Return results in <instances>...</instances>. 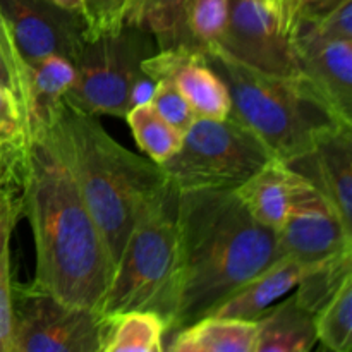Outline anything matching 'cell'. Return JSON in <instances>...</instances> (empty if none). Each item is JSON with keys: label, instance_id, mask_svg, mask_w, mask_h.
Listing matches in <instances>:
<instances>
[{"label": "cell", "instance_id": "obj_1", "mask_svg": "<svg viewBox=\"0 0 352 352\" xmlns=\"http://www.w3.org/2000/svg\"><path fill=\"white\" fill-rule=\"evenodd\" d=\"M175 219L177 265L165 309L167 337L210 315L284 256L277 230L253 219L234 189L177 191Z\"/></svg>", "mask_w": 352, "mask_h": 352}, {"label": "cell", "instance_id": "obj_2", "mask_svg": "<svg viewBox=\"0 0 352 352\" xmlns=\"http://www.w3.org/2000/svg\"><path fill=\"white\" fill-rule=\"evenodd\" d=\"M21 217L36 253L33 284L98 311L113 274L107 244L67 165L43 134H31L19 168Z\"/></svg>", "mask_w": 352, "mask_h": 352}, {"label": "cell", "instance_id": "obj_3", "mask_svg": "<svg viewBox=\"0 0 352 352\" xmlns=\"http://www.w3.org/2000/svg\"><path fill=\"white\" fill-rule=\"evenodd\" d=\"M38 133L67 165L116 268L141 208L167 184V175L160 165L117 143L98 116L65 98Z\"/></svg>", "mask_w": 352, "mask_h": 352}, {"label": "cell", "instance_id": "obj_4", "mask_svg": "<svg viewBox=\"0 0 352 352\" xmlns=\"http://www.w3.org/2000/svg\"><path fill=\"white\" fill-rule=\"evenodd\" d=\"M201 55L226 82L227 117L250 129L278 160L299 157L329 134L352 126L305 74H267L217 47Z\"/></svg>", "mask_w": 352, "mask_h": 352}, {"label": "cell", "instance_id": "obj_5", "mask_svg": "<svg viewBox=\"0 0 352 352\" xmlns=\"http://www.w3.org/2000/svg\"><path fill=\"white\" fill-rule=\"evenodd\" d=\"M175 213L177 189L167 182L141 208L100 302V315L153 309L165 318L177 265Z\"/></svg>", "mask_w": 352, "mask_h": 352}, {"label": "cell", "instance_id": "obj_6", "mask_svg": "<svg viewBox=\"0 0 352 352\" xmlns=\"http://www.w3.org/2000/svg\"><path fill=\"white\" fill-rule=\"evenodd\" d=\"M155 52L153 36L136 24L88 31L72 58L76 76L65 100L93 116L126 117L141 64Z\"/></svg>", "mask_w": 352, "mask_h": 352}, {"label": "cell", "instance_id": "obj_7", "mask_svg": "<svg viewBox=\"0 0 352 352\" xmlns=\"http://www.w3.org/2000/svg\"><path fill=\"white\" fill-rule=\"evenodd\" d=\"M272 158L270 150L230 117H198L177 153L160 167L177 191L236 189Z\"/></svg>", "mask_w": 352, "mask_h": 352}, {"label": "cell", "instance_id": "obj_8", "mask_svg": "<svg viewBox=\"0 0 352 352\" xmlns=\"http://www.w3.org/2000/svg\"><path fill=\"white\" fill-rule=\"evenodd\" d=\"M100 320L96 309L14 282L12 352H100Z\"/></svg>", "mask_w": 352, "mask_h": 352}, {"label": "cell", "instance_id": "obj_9", "mask_svg": "<svg viewBox=\"0 0 352 352\" xmlns=\"http://www.w3.org/2000/svg\"><path fill=\"white\" fill-rule=\"evenodd\" d=\"M294 26L296 17L278 0H229L226 28L215 47L267 74H301Z\"/></svg>", "mask_w": 352, "mask_h": 352}, {"label": "cell", "instance_id": "obj_10", "mask_svg": "<svg viewBox=\"0 0 352 352\" xmlns=\"http://www.w3.org/2000/svg\"><path fill=\"white\" fill-rule=\"evenodd\" d=\"M229 14V0H140L124 23L153 36L157 50L203 54L215 47Z\"/></svg>", "mask_w": 352, "mask_h": 352}, {"label": "cell", "instance_id": "obj_11", "mask_svg": "<svg viewBox=\"0 0 352 352\" xmlns=\"http://www.w3.org/2000/svg\"><path fill=\"white\" fill-rule=\"evenodd\" d=\"M0 14L24 67L48 55L72 60L88 33L81 12L47 0H0Z\"/></svg>", "mask_w": 352, "mask_h": 352}, {"label": "cell", "instance_id": "obj_12", "mask_svg": "<svg viewBox=\"0 0 352 352\" xmlns=\"http://www.w3.org/2000/svg\"><path fill=\"white\" fill-rule=\"evenodd\" d=\"M277 234L282 254L305 267L352 250V230L311 184L299 196Z\"/></svg>", "mask_w": 352, "mask_h": 352}, {"label": "cell", "instance_id": "obj_13", "mask_svg": "<svg viewBox=\"0 0 352 352\" xmlns=\"http://www.w3.org/2000/svg\"><path fill=\"white\" fill-rule=\"evenodd\" d=\"M294 47L301 74L352 122V41L323 36L311 21L298 17Z\"/></svg>", "mask_w": 352, "mask_h": 352}, {"label": "cell", "instance_id": "obj_14", "mask_svg": "<svg viewBox=\"0 0 352 352\" xmlns=\"http://www.w3.org/2000/svg\"><path fill=\"white\" fill-rule=\"evenodd\" d=\"M153 81L170 79L188 100L196 117L222 120L229 116L230 98L226 82L205 62L201 54L186 50H157L141 64Z\"/></svg>", "mask_w": 352, "mask_h": 352}, {"label": "cell", "instance_id": "obj_15", "mask_svg": "<svg viewBox=\"0 0 352 352\" xmlns=\"http://www.w3.org/2000/svg\"><path fill=\"white\" fill-rule=\"evenodd\" d=\"M285 164L305 177L352 230V126L329 134Z\"/></svg>", "mask_w": 352, "mask_h": 352}, {"label": "cell", "instance_id": "obj_16", "mask_svg": "<svg viewBox=\"0 0 352 352\" xmlns=\"http://www.w3.org/2000/svg\"><path fill=\"white\" fill-rule=\"evenodd\" d=\"M308 188L309 182L285 162L272 158L234 191L253 219L278 230Z\"/></svg>", "mask_w": 352, "mask_h": 352}, {"label": "cell", "instance_id": "obj_17", "mask_svg": "<svg viewBox=\"0 0 352 352\" xmlns=\"http://www.w3.org/2000/svg\"><path fill=\"white\" fill-rule=\"evenodd\" d=\"M305 270V265L292 258H278L270 267L237 289L226 301L220 302L210 315L256 322L268 311V308L294 291Z\"/></svg>", "mask_w": 352, "mask_h": 352}, {"label": "cell", "instance_id": "obj_18", "mask_svg": "<svg viewBox=\"0 0 352 352\" xmlns=\"http://www.w3.org/2000/svg\"><path fill=\"white\" fill-rule=\"evenodd\" d=\"M258 323L253 320L206 315L167 337L170 352H254Z\"/></svg>", "mask_w": 352, "mask_h": 352}, {"label": "cell", "instance_id": "obj_19", "mask_svg": "<svg viewBox=\"0 0 352 352\" xmlns=\"http://www.w3.org/2000/svg\"><path fill=\"white\" fill-rule=\"evenodd\" d=\"M258 339L254 352H308L318 342L315 315L294 298H282L256 320Z\"/></svg>", "mask_w": 352, "mask_h": 352}, {"label": "cell", "instance_id": "obj_20", "mask_svg": "<svg viewBox=\"0 0 352 352\" xmlns=\"http://www.w3.org/2000/svg\"><path fill=\"white\" fill-rule=\"evenodd\" d=\"M74 64L62 55H48L26 65L28 129L31 134L47 126L74 82Z\"/></svg>", "mask_w": 352, "mask_h": 352}, {"label": "cell", "instance_id": "obj_21", "mask_svg": "<svg viewBox=\"0 0 352 352\" xmlns=\"http://www.w3.org/2000/svg\"><path fill=\"white\" fill-rule=\"evenodd\" d=\"M167 322L153 309H127L102 315L100 352L165 351Z\"/></svg>", "mask_w": 352, "mask_h": 352}, {"label": "cell", "instance_id": "obj_22", "mask_svg": "<svg viewBox=\"0 0 352 352\" xmlns=\"http://www.w3.org/2000/svg\"><path fill=\"white\" fill-rule=\"evenodd\" d=\"M21 219L19 184L0 177V352H12V267L10 239Z\"/></svg>", "mask_w": 352, "mask_h": 352}, {"label": "cell", "instance_id": "obj_23", "mask_svg": "<svg viewBox=\"0 0 352 352\" xmlns=\"http://www.w3.org/2000/svg\"><path fill=\"white\" fill-rule=\"evenodd\" d=\"M351 274L352 250L340 251L333 256L306 267L305 274L296 285L294 298L302 308L316 315L333 298L340 285L351 278Z\"/></svg>", "mask_w": 352, "mask_h": 352}, {"label": "cell", "instance_id": "obj_24", "mask_svg": "<svg viewBox=\"0 0 352 352\" xmlns=\"http://www.w3.org/2000/svg\"><path fill=\"white\" fill-rule=\"evenodd\" d=\"M124 119L129 124L136 144L144 157L157 165H164L179 151L184 134L162 119L151 103H141L127 110Z\"/></svg>", "mask_w": 352, "mask_h": 352}, {"label": "cell", "instance_id": "obj_25", "mask_svg": "<svg viewBox=\"0 0 352 352\" xmlns=\"http://www.w3.org/2000/svg\"><path fill=\"white\" fill-rule=\"evenodd\" d=\"M318 342L329 351L352 349V277L347 278L333 298L315 315Z\"/></svg>", "mask_w": 352, "mask_h": 352}, {"label": "cell", "instance_id": "obj_26", "mask_svg": "<svg viewBox=\"0 0 352 352\" xmlns=\"http://www.w3.org/2000/svg\"><path fill=\"white\" fill-rule=\"evenodd\" d=\"M30 138L19 103L7 89L0 88V150L9 155H23Z\"/></svg>", "mask_w": 352, "mask_h": 352}, {"label": "cell", "instance_id": "obj_27", "mask_svg": "<svg viewBox=\"0 0 352 352\" xmlns=\"http://www.w3.org/2000/svg\"><path fill=\"white\" fill-rule=\"evenodd\" d=\"M150 103L160 113L162 119L167 120L170 126L181 131L182 134H186V131L198 119L188 100L181 95V91L175 88L170 79L157 81V88H155L153 98Z\"/></svg>", "mask_w": 352, "mask_h": 352}, {"label": "cell", "instance_id": "obj_28", "mask_svg": "<svg viewBox=\"0 0 352 352\" xmlns=\"http://www.w3.org/2000/svg\"><path fill=\"white\" fill-rule=\"evenodd\" d=\"M133 3L134 0H82V14L88 23V31L122 24Z\"/></svg>", "mask_w": 352, "mask_h": 352}, {"label": "cell", "instance_id": "obj_29", "mask_svg": "<svg viewBox=\"0 0 352 352\" xmlns=\"http://www.w3.org/2000/svg\"><path fill=\"white\" fill-rule=\"evenodd\" d=\"M320 34L327 38L352 41V0H344L342 3L327 12L320 19H309Z\"/></svg>", "mask_w": 352, "mask_h": 352}, {"label": "cell", "instance_id": "obj_30", "mask_svg": "<svg viewBox=\"0 0 352 352\" xmlns=\"http://www.w3.org/2000/svg\"><path fill=\"white\" fill-rule=\"evenodd\" d=\"M0 50H2V54L6 55L10 69H12L14 74H16V78L21 81L24 91H26V67H24L23 60H21V57L17 55L16 47H14L12 36H10L9 28H7L2 14H0ZM26 107H28V96H26Z\"/></svg>", "mask_w": 352, "mask_h": 352}, {"label": "cell", "instance_id": "obj_31", "mask_svg": "<svg viewBox=\"0 0 352 352\" xmlns=\"http://www.w3.org/2000/svg\"><path fill=\"white\" fill-rule=\"evenodd\" d=\"M0 88L7 89V91H9L10 95L17 100V103H19L21 110H23V113H24V119H26V124H28L26 91H24L21 81L16 78V74H14L12 69H10L9 62H7L6 55L2 54V50H0Z\"/></svg>", "mask_w": 352, "mask_h": 352}, {"label": "cell", "instance_id": "obj_32", "mask_svg": "<svg viewBox=\"0 0 352 352\" xmlns=\"http://www.w3.org/2000/svg\"><path fill=\"white\" fill-rule=\"evenodd\" d=\"M155 88H157V81H153L146 72H141V76L136 79V82L133 85V89H131V109L136 105H141V103H150L151 98H153Z\"/></svg>", "mask_w": 352, "mask_h": 352}, {"label": "cell", "instance_id": "obj_33", "mask_svg": "<svg viewBox=\"0 0 352 352\" xmlns=\"http://www.w3.org/2000/svg\"><path fill=\"white\" fill-rule=\"evenodd\" d=\"M342 2L344 0H301L298 17H302V19H320V17L325 16L327 12L336 9Z\"/></svg>", "mask_w": 352, "mask_h": 352}, {"label": "cell", "instance_id": "obj_34", "mask_svg": "<svg viewBox=\"0 0 352 352\" xmlns=\"http://www.w3.org/2000/svg\"><path fill=\"white\" fill-rule=\"evenodd\" d=\"M23 155H9L6 153V151L0 150V177L17 181V179H19V168Z\"/></svg>", "mask_w": 352, "mask_h": 352}, {"label": "cell", "instance_id": "obj_35", "mask_svg": "<svg viewBox=\"0 0 352 352\" xmlns=\"http://www.w3.org/2000/svg\"><path fill=\"white\" fill-rule=\"evenodd\" d=\"M47 2L55 3L58 7H64L67 10H74V12L82 14V0H47ZM85 16V14H82Z\"/></svg>", "mask_w": 352, "mask_h": 352}, {"label": "cell", "instance_id": "obj_36", "mask_svg": "<svg viewBox=\"0 0 352 352\" xmlns=\"http://www.w3.org/2000/svg\"><path fill=\"white\" fill-rule=\"evenodd\" d=\"M278 2H280L282 6H284L285 9H287L289 12L298 19V10H299V3H301V0H278Z\"/></svg>", "mask_w": 352, "mask_h": 352}, {"label": "cell", "instance_id": "obj_37", "mask_svg": "<svg viewBox=\"0 0 352 352\" xmlns=\"http://www.w3.org/2000/svg\"><path fill=\"white\" fill-rule=\"evenodd\" d=\"M136 2H140V0H134V3H136ZM134 3H133V6H134ZM133 6H131V7H133ZM131 10V9H129Z\"/></svg>", "mask_w": 352, "mask_h": 352}]
</instances>
